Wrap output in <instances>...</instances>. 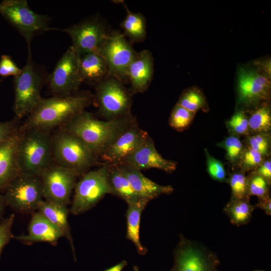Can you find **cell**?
I'll list each match as a JSON object with an SVG mask.
<instances>
[{"label": "cell", "instance_id": "8fae6325", "mask_svg": "<svg viewBox=\"0 0 271 271\" xmlns=\"http://www.w3.org/2000/svg\"><path fill=\"white\" fill-rule=\"evenodd\" d=\"M80 54L71 46L63 54L47 77L49 90L54 96H64L79 90L82 82L79 74Z\"/></svg>", "mask_w": 271, "mask_h": 271}, {"label": "cell", "instance_id": "44dd1931", "mask_svg": "<svg viewBox=\"0 0 271 271\" xmlns=\"http://www.w3.org/2000/svg\"><path fill=\"white\" fill-rule=\"evenodd\" d=\"M20 132H15L0 144V188L20 174L17 163V149Z\"/></svg>", "mask_w": 271, "mask_h": 271}, {"label": "cell", "instance_id": "e575fe53", "mask_svg": "<svg viewBox=\"0 0 271 271\" xmlns=\"http://www.w3.org/2000/svg\"><path fill=\"white\" fill-rule=\"evenodd\" d=\"M247 147L258 152L264 157L268 156L270 152V138L269 133H256L246 139Z\"/></svg>", "mask_w": 271, "mask_h": 271}, {"label": "cell", "instance_id": "6da1fadb", "mask_svg": "<svg viewBox=\"0 0 271 271\" xmlns=\"http://www.w3.org/2000/svg\"><path fill=\"white\" fill-rule=\"evenodd\" d=\"M93 99V95L88 91H78L67 96L42 98L27 116L21 130L37 129L49 131L56 127L63 126L85 110Z\"/></svg>", "mask_w": 271, "mask_h": 271}, {"label": "cell", "instance_id": "e0dca14e", "mask_svg": "<svg viewBox=\"0 0 271 271\" xmlns=\"http://www.w3.org/2000/svg\"><path fill=\"white\" fill-rule=\"evenodd\" d=\"M120 163L128 165L141 171L154 168L167 173L175 171L177 165L176 162L167 160L161 156L150 136L138 149L127 156Z\"/></svg>", "mask_w": 271, "mask_h": 271}, {"label": "cell", "instance_id": "d6a6232c", "mask_svg": "<svg viewBox=\"0 0 271 271\" xmlns=\"http://www.w3.org/2000/svg\"><path fill=\"white\" fill-rule=\"evenodd\" d=\"M217 146L226 151V158L232 164L239 161L244 149L242 143L236 135L227 137Z\"/></svg>", "mask_w": 271, "mask_h": 271}, {"label": "cell", "instance_id": "d6986e66", "mask_svg": "<svg viewBox=\"0 0 271 271\" xmlns=\"http://www.w3.org/2000/svg\"><path fill=\"white\" fill-rule=\"evenodd\" d=\"M116 165L125 175L131 187L139 196L150 201L161 195L173 192V188L170 185H161L146 177L133 167L120 163Z\"/></svg>", "mask_w": 271, "mask_h": 271}, {"label": "cell", "instance_id": "836d02e7", "mask_svg": "<svg viewBox=\"0 0 271 271\" xmlns=\"http://www.w3.org/2000/svg\"><path fill=\"white\" fill-rule=\"evenodd\" d=\"M264 158L261 154L247 146L239 160L241 171L244 173L255 170L264 161Z\"/></svg>", "mask_w": 271, "mask_h": 271}, {"label": "cell", "instance_id": "74e56055", "mask_svg": "<svg viewBox=\"0 0 271 271\" xmlns=\"http://www.w3.org/2000/svg\"><path fill=\"white\" fill-rule=\"evenodd\" d=\"M15 217L12 214L0 223V255L4 246L14 237L12 229Z\"/></svg>", "mask_w": 271, "mask_h": 271}, {"label": "cell", "instance_id": "bcb514c9", "mask_svg": "<svg viewBox=\"0 0 271 271\" xmlns=\"http://www.w3.org/2000/svg\"><path fill=\"white\" fill-rule=\"evenodd\" d=\"M217 271H220V270H217ZM254 271H264V270H254Z\"/></svg>", "mask_w": 271, "mask_h": 271}, {"label": "cell", "instance_id": "1f68e13d", "mask_svg": "<svg viewBox=\"0 0 271 271\" xmlns=\"http://www.w3.org/2000/svg\"><path fill=\"white\" fill-rule=\"evenodd\" d=\"M248 195L255 196L258 199L269 196L268 183L260 176L255 173H251L247 177Z\"/></svg>", "mask_w": 271, "mask_h": 271}, {"label": "cell", "instance_id": "f35d334b", "mask_svg": "<svg viewBox=\"0 0 271 271\" xmlns=\"http://www.w3.org/2000/svg\"><path fill=\"white\" fill-rule=\"evenodd\" d=\"M21 72L22 69L16 65L10 56L5 55L2 56L0 60V76L16 77Z\"/></svg>", "mask_w": 271, "mask_h": 271}, {"label": "cell", "instance_id": "4fadbf2b", "mask_svg": "<svg viewBox=\"0 0 271 271\" xmlns=\"http://www.w3.org/2000/svg\"><path fill=\"white\" fill-rule=\"evenodd\" d=\"M75 171L57 164H52L40 176L45 200L67 205L77 177Z\"/></svg>", "mask_w": 271, "mask_h": 271}, {"label": "cell", "instance_id": "60d3db41", "mask_svg": "<svg viewBox=\"0 0 271 271\" xmlns=\"http://www.w3.org/2000/svg\"><path fill=\"white\" fill-rule=\"evenodd\" d=\"M15 132L12 125L8 123H0V144L4 142Z\"/></svg>", "mask_w": 271, "mask_h": 271}, {"label": "cell", "instance_id": "ab89813d", "mask_svg": "<svg viewBox=\"0 0 271 271\" xmlns=\"http://www.w3.org/2000/svg\"><path fill=\"white\" fill-rule=\"evenodd\" d=\"M254 172L262 177L270 185L271 161L270 159L264 161Z\"/></svg>", "mask_w": 271, "mask_h": 271}, {"label": "cell", "instance_id": "ac0fdd59", "mask_svg": "<svg viewBox=\"0 0 271 271\" xmlns=\"http://www.w3.org/2000/svg\"><path fill=\"white\" fill-rule=\"evenodd\" d=\"M154 59L149 50L136 52L127 68V80L130 84L128 90L131 95L146 91L153 79Z\"/></svg>", "mask_w": 271, "mask_h": 271}, {"label": "cell", "instance_id": "8d00e7d4", "mask_svg": "<svg viewBox=\"0 0 271 271\" xmlns=\"http://www.w3.org/2000/svg\"><path fill=\"white\" fill-rule=\"evenodd\" d=\"M227 123L229 130L234 135L249 134L248 117L242 111L236 112Z\"/></svg>", "mask_w": 271, "mask_h": 271}, {"label": "cell", "instance_id": "cb8c5ba5", "mask_svg": "<svg viewBox=\"0 0 271 271\" xmlns=\"http://www.w3.org/2000/svg\"><path fill=\"white\" fill-rule=\"evenodd\" d=\"M149 200L142 199L127 204L126 212V238L134 245L138 252L145 255L148 249L141 243L140 237L141 215Z\"/></svg>", "mask_w": 271, "mask_h": 271}, {"label": "cell", "instance_id": "5bb4252c", "mask_svg": "<svg viewBox=\"0 0 271 271\" xmlns=\"http://www.w3.org/2000/svg\"><path fill=\"white\" fill-rule=\"evenodd\" d=\"M61 30L69 35L71 47L79 54L97 51L108 34L103 22L95 17Z\"/></svg>", "mask_w": 271, "mask_h": 271}, {"label": "cell", "instance_id": "d590c367", "mask_svg": "<svg viewBox=\"0 0 271 271\" xmlns=\"http://www.w3.org/2000/svg\"><path fill=\"white\" fill-rule=\"evenodd\" d=\"M205 153L207 171L210 176L220 182H227L226 173L222 163L211 156L206 149H205Z\"/></svg>", "mask_w": 271, "mask_h": 271}, {"label": "cell", "instance_id": "9a60e30c", "mask_svg": "<svg viewBox=\"0 0 271 271\" xmlns=\"http://www.w3.org/2000/svg\"><path fill=\"white\" fill-rule=\"evenodd\" d=\"M149 137L148 132L135 122L121 133L101 155L103 164H118L138 149Z\"/></svg>", "mask_w": 271, "mask_h": 271}, {"label": "cell", "instance_id": "277c9868", "mask_svg": "<svg viewBox=\"0 0 271 271\" xmlns=\"http://www.w3.org/2000/svg\"><path fill=\"white\" fill-rule=\"evenodd\" d=\"M45 74L33 62L31 47H28L27 62L22 72L15 77L14 110L16 116H28L42 99L41 91L46 80Z\"/></svg>", "mask_w": 271, "mask_h": 271}, {"label": "cell", "instance_id": "8992f818", "mask_svg": "<svg viewBox=\"0 0 271 271\" xmlns=\"http://www.w3.org/2000/svg\"><path fill=\"white\" fill-rule=\"evenodd\" d=\"M132 95L119 79L107 75L96 84L93 100L106 120L131 114Z\"/></svg>", "mask_w": 271, "mask_h": 271}, {"label": "cell", "instance_id": "7a4b0ae2", "mask_svg": "<svg viewBox=\"0 0 271 271\" xmlns=\"http://www.w3.org/2000/svg\"><path fill=\"white\" fill-rule=\"evenodd\" d=\"M136 122L132 114L102 120L85 110L64 125L63 129L76 136L99 158L121 133Z\"/></svg>", "mask_w": 271, "mask_h": 271}, {"label": "cell", "instance_id": "f1b7e54d", "mask_svg": "<svg viewBox=\"0 0 271 271\" xmlns=\"http://www.w3.org/2000/svg\"><path fill=\"white\" fill-rule=\"evenodd\" d=\"M176 104L196 113L200 109H205L206 102L201 91L196 88H190L183 92Z\"/></svg>", "mask_w": 271, "mask_h": 271}, {"label": "cell", "instance_id": "9c48e42d", "mask_svg": "<svg viewBox=\"0 0 271 271\" xmlns=\"http://www.w3.org/2000/svg\"><path fill=\"white\" fill-rule=\"evenodd\" d=\"M219 264L215 253L181 235L171 271H217Z\"/></svg>", "mask_w": 271, "mask_h": 271}, {"label": "cell", "instance_id": "ee69618b", "mask_svg": "<svg viewBox=\"0 0 271 271\" xmlns=\"http://www.w3.org/2000/svg\"><path fill=\"white\" fill-rule=\"evenodd\" d=\"M5 201L2 196L0 195V218L3 215L4 210Z\"/></svg>", "mask_w": 271, "mask_h": 271}, {"label": "cell", "instance_id": "ba28073f", "mask_svg": "<svg viewBox=\"0 0 271 271\" xmlns=\"http://www.w3.org/2000/svg\"><path fill=\"white\" fill-rule=\"evenodd\" d=\"M108 168L103 164L99 168L82 175L74 188L69 212L73 215L83 213L94 207L107 194H110Z\"/></svg>", "mask_w": 271, "mask_h": 271}, {"label": "cell", "instance_id": "b9f144b4", "mask_svg": "<svg viewBox=\"0 0 271 271\" xmlns=\"http://www.w3.org/2000/svg\"><path fill=\"white\" fill-rule=\"evenodd\" d=\"M257 207L263 210L268 215H271V198L270 196L258 199Z\"/></svg>", "mask_w": 271, "mask_h": 271}, {"label": "cell", "instance_id": "52a82bcc", "mask_svg": "<svg viewBox=\"0 0 271 271\" xmlns=\"http://www.w3.org/2000/svg\"><path fill=\"white\" fill-rule=\"evenodd\" d=\"M0 14L23 37L28 47L36 35L56 29L49 27V17L34 12L26 0L0 2Z\"/></svg>", "mask_w": 271, "mask_h": 271}, {"label": "cell", "instance_id": "f546056e", "mask_svg": "<svg viewBox=\"0 0 271 271\" xmlns=\"http://www.w3.org/2000/svg\"><path fill=\"white\" fill-rule=\"evenodd\" d=\"M195 114L196 113L190 111L176 104L172 110L169 119V124L176 130L182 131L191 124Z\"/></svg>", "mask_w": 271, "mask_h": 271}, {"label": "cell", "instance_id": "7bdbcfd3", "mask_svg": "<svg viewBox=\"0 0 271 271\" xmlns=\"http://www.w3.org/2000/svg\"><path fill=\"white\" fill-rule=\"evenodd\" d=\"M127 264V261L125 260H123L120 262L103 271H122L126 266Z\"/></svg>", "mask_w": 271, "mask_h": 271}, {"label": "cell", "instance_id": "d4e9b609", "mask_svg": "<svg viewBox=\"0 0 271 271\" xmlns=\"http://www.w3.org/2000/svg\"><path fill=\"white\" fill-rule=\"evenodd\" d=\"M107 165L110 194L122 199L127 204L143 199L134 191L125 175L116 165Z\"/></svg>", "mask_w": 271, "mask_h": 271}, {"label": "cell", "instance_id": "603a6c76", "mask_svg": "<svg viewBox=\"0 0 271 271\" xmlns=\"http://www.w3.org/2000/svg\"><path fill=\"white\" fill-rule=\"evenodd\" d=\"M79 74L82 82L97 84L108 75L104 59L97 51L80 54Z\"/></svg>", "mask_w": 271, "mask_h": 271}, {"label": "cell", "instance_id": "3957f363", "mask_svg": "<svg viewBox=\"0 0 271 271\" xmlns=\"http://www.w3.org/2000/svg\"><path fill=\"white\" fill-rule=\"evenodd\" d=\"M52 136L49 131L37 129L21 130L17 149L20 173L39 176L53 161Z\"/></svg>", "mask_w": 271, "mask_h": 271}, {"label": "cell", "instance_id": "83f0119b", "mask_svg": "<svg viewBox=\"0 0 271 271\" xmlns=\"http://www.w3.org/2000/svg\"><path fill=\"white\" fill-rule=\"evenodd\" d=\"M248 119L249 132L269 133L271 129V112L268 106L262 105L251 114Z\"/></svg>", "mask_w": 271, "mask_h": 271}, {"label": "cell", "instance_id": "f6af8a7d", "mask_svg": "<svg viewBox=\"0 0 271 271\" xmlns=\"http://www.w3.org/2000/svg\"><path fill=\"white\" fill-rule=\"evenodd\" d=\"M133 271H140V269L137 265H134L133 267Z\"/></svg>", "mask_w": 271, "mask_h": 271}, {"label": "cell", "instance_id": "7402d4cb", "mask_svg": "<svg viewBox=\"0 0 271 271\" xmlns=\"http://www.w3.org/2000/svg\"><path fill=\"white\" fill-rule=\"evenodd\" d=\"M38 211L56 226L69 241L76 261L75 248L70 228L68 223L69 210L67 206L43 200L38 207Z\"/></svg>", "mask_w": 271, "mask_h": 271}, {"label": "cell", "instance_id": "484cf974", "mask_svg": "<svg viewBox=\"0 0 271 271\" xmlns=\"http://www.w3.org/2000/svg\"><path fill=\"white\" fill-rule=\"evenodd\" d=\"M126 15L120 24L126 38L134 43L143 42L146 37V21L144 16L140 13L129 11L124 5Z\"/></svg>", "mask_w": 271, "mask_h": 271}, {"label": "cell", "instance_id": "4316f807", "mask_svg": "<svg viewBox=\"0 0 271 271\" xmlns=\"http://www.w3.org/2000/svg\"><path fill=\"white\" fill-rule=\"evenodd\" d=\"M254 207L249 202V198L231 199L224 208L232 224L240 226L247 224L250 220Z\"/></svg>", "mask_w": 271, "mask_h": 271}, {"label": "cell", "instance_id": "30bf717a", "mask_svg": "<svg viewBox=\"0 0 271 271\" xmlns=\"http://www.w3.org/2000/svg\"><path fill=\"white\" fill-rule=\"evenodd\" d=\"M97 52L105 61L108 76L123 83L127 80V68L136 52L123 34L117 31L108 33Z\"/></svg>", "mask_w": 271, "mask_h": 271}, {"label": "cell", "instance_id": "2e32d148", "mask_svg": "<svg viewBox=\"0 0 271 271\" xmlns=\"http://www.w3.org/2000/svg\"><path fill=\"white\" fill-rule=\"evenodd\" d=\"M270 82L256 71L241 68L238 73V99L240 103L251 104L269 98Z\"/></svg>", "mask_w": 271, "mask_h": 271}, {"label": "cell", "instance_id": "ffe728a7", "mask_svg": "<svg viewBox=\"0 0 271 271\" xmlns=\"http://www.w3.org/2000/svg\"><path fill=\"white\" fill-rule=\"evenodd\" d=\"M63 237L61 231L39 212L33 214L27 234L17 236L18 240L26 242H45L53 243Z\"/></svg>", "mask_w": 271, "mask_h": 271}, {"label": "cell", "instance_id": "5b68a950", "mask_svg": "<svg viewBox=\"0 0 271 271\" xmlns=\"http://www.w3.org/2000/svg\"><path fill=\"white\" fill-rule=\"evenodd\" d=\"M51 143L56 164L80 175L96 165L99 158L76 136L64 129L52 136Z\"/></svg>", "mask_w": 271, "mask_h": 271}, {"label": "cell", "instance_id": "4dcf8cb0", "mask_svg": "<svg viewBox=\"0 0 271 271\" xmlns=\"http://www.w3.org/2000/svg\"><path fill=\"white\" fill-rule=\"evenodd\" d=\"M232 198L234 199L249 198L248 195L247 177L240 171L232 173L228 179Z\"/></svg>", "mask_w": 271, "mask_h": 271}, {"label": "cell", "instance_id": "7c38bea8", "mask_svg": "<svg viewBox=\"0 0 271 271\" xmlns=\"http://www.w3.org/2000/svg\"><path fill=\"white\" fill-rule=\"evenodd\" d=\"M43 198L40 177L20 173L8 185L5 201L15 210L27 213L37 209Z\"/></svg>", "mask_w": 271, "mask_h": 271}]
</instances>
